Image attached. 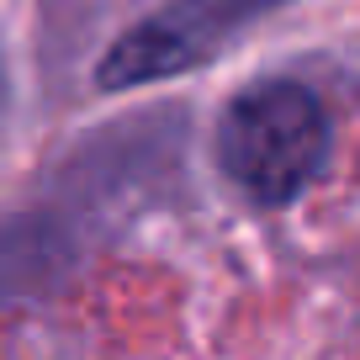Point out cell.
Wrapping results in <instances>:
<instances>
[{
    "instance_id": "6da1fadb",
    "label": "cell",
    "mask_w": 360,
    "mask_h": 360,
    "mask_svg": "<svg viewBox=\"0 0 360 360\" xmlns=\"http://www.w3.org/2000/svg\"><path fill=\"white\" fill-rule=\"evenodd\" d=\"M223 169L244 186L255 202L281 207L318 175L328 154V117L313 90L292 79H270V85L244 90L223 117L217 133Z\"/></svg>"
}]
</instances>
